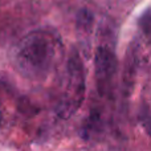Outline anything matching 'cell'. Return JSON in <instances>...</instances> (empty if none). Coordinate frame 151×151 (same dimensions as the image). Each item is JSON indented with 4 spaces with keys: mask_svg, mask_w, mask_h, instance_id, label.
<instances>
[{
    "mask_svg": "<svg viewBox=\"0 0 151 151\" xmlns=\"http://www.w3.org/2000/svg\"><path fill=\"white\" fill-rule=\"evenodd\" d=\"M61 39L53 29H36L17 42L13 52V65L29 80H42L52 72L58 60Z\"/></svg>",
    "mask_w": 151,
    "mask_h": 151,
    "instance_id": "1",
    "label": "cell"
},
{
    "mask_svg": "<svg viewBox=\"0 0 151 151\" xmlns=\"http://www.w3.org/2000/svg\"><path fill=\"white\" fill-rule=\"evenodd\" d=\"M66 86L63 96L58 99L56 106V113L60 118L68 119L76 114L85 99L86 78L83 63L80 57V53L76 49L70 52L66 64Z\"/></svg>",
    "mask_w": 151,
    "mask_h": 151,
    "instance_id": "2",
    "label": "cell"
},
{
    "mask_svg": "<svg viewBox=\"0 0 151 151\" xmlns=\"http://www.w3.org/2000/svg\"><path fill=\"white\" fill-rule=\"evenodd\" d=\"M96 81L97 90L101 96H109L113 90L115 76L118 72V60L111 45L101 44L96 50Z\"/></svg>",
    "mask_w": 151,
    "mask_h": 151,
    "instance_id": "3",
    "label": "cell"
},
{
    "mask_svg": "<svg viewBox=\"0 0 151 151\" xmlns=\"http://www.w3.org/2000/svg\"><path fill=\"white\" fill-rule=\"evenodd\" d=\"M93 24H94V15L91 11L86 9H81L77 15V31L80 35L83 36H89L93 29Z\"/></svg>",
    "mask_w": 151,
    "mask_h": 151,
    "instance_id": "4",
    "label": "cell"
},
{
    "mask_svg": "<svg viewBox=\"0 0 151 151\" xmlns=\"http://www.w3.org/2000/svg\"><path fill=\"white\" fill-rule=\"evenodd\" d=\"M150 12L149 11H146V12L143 13V16L141 17V21H139V25H141L142 31H143L145 36L149 37V32H150V17H149Z\"/></svg>",
    "mask_w": 151,
    "mask_h": 151,
    "instance_id": "5",
    "label": "cell"
}]
</instances>
